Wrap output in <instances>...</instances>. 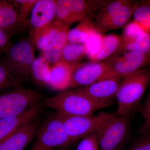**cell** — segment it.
<instances>
[{
  "instance_id": "obj_2",
  "label": "cell",
  "mask_w": 150,
  "mask_h": 150,
  "mask_svg": "<svg viewBox=\"0 0 150 150\" xmlns=\"http://www.w3.org/2000/svg\"><path fill=\"white\" fill-rule=\"evenodd\" d=\"M150 83V69H144L123 78L117 94V116L131 114Z\"/></svg>"
},
{
  "instance_id": "obj_18",
  "label": "cell",
  "mask_w": 150,
  "mask_h": 150,
  "mask_svg": "<svg viewBox=\"0 0 150 150\" xmlns=\"http://www.w3.org/2000/svg\"><path fill=\"white\" fill-rule=\"evenodd\" d=\"M18 12L10 2L0 1V29L13 34L22 26Z\"/></svg>"
},
{
  "instance_id": "obj_33",
  "label": "cell",
  "mask_w": 150,
  "mask_h": 150,
  "mask_svg": "<svg viewBox=\"0 0 150 150\" xmlns=\"http://www.w3.org/2000/svg\"><path fill=\"white\" fill-rule=\"evenodd\" d=\"M128 150H150V134H142L131 144Z\"/></svg>"
},
{
  "instance_id": "obj_23",
  "label": "cell",
  "mask_w": 150,
  "mask_h": 150,
  "mask_svg": "<svg viewBox=\"0 0 150 150\" xmlns=\"http://www.w3.org/2000/svg\"><path fill=\"white\" fill-rule=\"evenodd\" d=\"M50 67L42 56L35 59L30 69V77L39 85L47 86L50 74Z\"/></svg>"
},
{
  "instance_id": "obj_28",
  "label": "cell",
  "mask_w": 150,
  "mask_h": 150,
  "mask_svg": "<svg viewBox=\"0 0 150 150\" xmlns=\"http://www.w3.org/2000/svg\"><path fill=\"white\" fill-rule=\"evenodd\" d=\"M144 29L134 20L127 23L124 27L122 35V45L118 55H120L122 49L125 46L134 41Z\"/></svg>"
},
{
  "instance_id": "obj_5",
  "label": "cell",
  "mask_w": 150,
  "mask_h": 150,
  "mask_svg": "<svg viewBox=\"0 0 150 150\" xmlns=\"http://www.w3.org/2000/svg\"><path fill=\"white\" fill-rule=\"evenodd\" d=\"M131 114H111L96 131L99 150H123L131 136Z\"/></svg>"
},
{
  "instance_id": "obj_4",
  "label": "cell",
  "mask_w": 150,
  "mask_h": 150,
  "mask_svg": "<svg viewBox=\"0 0 150 150\" xmlns=\"http://www.w3.org/2000/svg\"><path fill=\"white\" fill-rule=\"evenodd\" d=\"M35 137L29 150H54L69 148L72 145L63 120L56 112L40 122Z\"/></svg>"
},
{
  "instance_id": "obj_26",
  "label": "cell",
  "mask_w": 150,
  "mask_h": 150,
  "mask_svg": "<svg viewBox=\"0 0 150 150\" xmlns=\"http://www.w3.org/2000/svg\"><path fill=\"white\" fill-rule=\"evenodd\" d=\"M133 20L150 33V1L138 2L133 15Z\"/></svg>"
},
{
  "instance_id": "obj_25",
  "label": "cell",
  "mask_w": 150,
  "mask_h": 150,
  "mask_svg": "<svg viewBox=\"0 0 150 150\" xmlns=\"http://www.w3.org/2000/svg\"><path fill=\"white\" fill-rule=\"evenodd\" d=\"M21 82L12 74L3 60L0 62V94L21 86Z\"/></svg>"
},
{
  "instance_id": "obj_9",
  "label": "cell",
  "mask_w": 150,
  "mask_h": 150,
  "mask_svg": "<svg viewBox=\"0 0 150 150\" xmlns=\"http://www.w3.org/2000/svg\"><path fill=\"white\" fill-rule=\"evenodd\" d=\"M110 115V113L101 112L90 116L67 117L59 115L63 120L72 145L88 134L96 132Z\"/></svg>"
},
{
  "instance_id": "obj_21",
  "label": "cell",
  "mask_w": 150,
  "mask_h": 150,
  "mask_svg": "<svg viewBox=\"0 0 150 150\" xmlns=\"http://www.w3.org/2000/svg\"><path fill=\"white\" fill-rule=\"evenodd\" d=\"M96 30L92 20H87L81 22L76 27L68 31L67 42L84 44Z\"/></svg>"
},
{
  "instance_id": "obj_35",
  "label": "cell",
  "mask_w": 150,
  "mask_h": 150,
  "mask_svg": "<svg viewBox=\"0 0 150 150\" xmlns=\"http://www.w3.org/2000/svg\"><path fill=\"white\" fill-rule=\"evenodd\" d=\"M57 150H71L69 148H62V149H58Z\"/></svg>"
},
{
  "instance_id": "obj_6",
  "label": "cell",
  "mask_w": 150,
  "mask_h": 150,
  "mask_svg": "<svg viewBox=\"0 0 150 150\" xmlns=\"http://www.w3.org/2000/svg\"><path fill=\"white\" fill-rule=\"evenodd\" d=\"M36 90L22 86L0 94V118L18 116L42 100Z\"/></svg>"
},
{
  "instance_id": "obj_3",
  "label": "cell",
  "mask_w": 150,
  "mask_h": 150,
  "mask_svg": "<svg viewBox=\"0 0 150 150\" xmlns=\"http://www.w3.org/2000/svg\"><path fill=\"white\" fill-rule=\"evenodd\" d=\"M110 1L57 0L54 21L67 27L76 22L92 20Z\"/></svg>"
},
{
  "instance_id": "obj_8",
  "label": "cell",
  "mask_w": 150,
  "mask_h": 150,
  "mask_svg": "<svg viewBox=\"0 0 150 150\" xmlns=\"http://www.w3.org/2000/svg\"><path fill=\"white\" fill-rule=\"evenodd\" d=\"M110 58L107 71L101 80L123 79L145 69L150 63V54L137 51L124 52Z\"/></svg>"
},
{
  "instance_id": "obj_14",
  "label": "cell",
  "mask_w": 150,
  "mask_h": 150,
  "mask_svg": "<svg viewBox=\"0 0 150 150\" xmlns=\"http://www.w3.org/2000/svg\"><path fill=\"white\" fill-rule=\"evenodd\" d=\"M43 107L41 102L18 116L0 118V143L26 123L39 117Z\"/></svg>"
},
{
  "instance_id": "obj_7",
  "label": "cell",
  "mask_w": 150,
  "mask_h": 150,
  "mask_svg": "<svg viewBox=\"0 0 150 150\" xmlns=\"http://www.w3.org/2000/svg\"><path fill=\"white\" fill-rule=\"evenodd\" d=\"M35 59L33 44L25 40L13 44L3 61L12 74L22 82L29 79L31 66Z\"/></svg>"
},
{
  "instance_id": "obj_13",
  "label": "cell",
  "mask_w": 150,
  "mask_h": 150,
  "mask_svg": "<svg viewBox=\"0 0 150 150\" xmlns=\"http://www.w3.org/2000/svg\"><path fill=\"white\" fill-rule=\"evenodd\" d=\"M40 122L39 117L26 123L0 143V150H24L35 138Z\"/></svg>"
},
{
  "instance_id": "obj_11",
  "label": "cell",
  "mask_w": 150,
  "mask_h": 150,
  "mask_svg": "<svg viewBox=\"0 0 150 150\" xmlns=\"http://www.w3.org/2000/svg\"><path fill=\"white\" fill-rule=\"evenodd\" d=\"M56 1L37 0L31 11L30 24L32 43L43 29L54 21Z\"/></svg>"
},
{
  "instance_id": "obj_15",
  "label": "cell",
  "mask_w": 150,
  "mask_h": 150,
  "mask_svg": "<svg viewBox=\"0 0 150 150\" xmlns=\"http://www.w3.org/2000/svg\"><path fill=\"white\" fill-rule=\"evenodd\" d=\"M138 4V2L130 1L116 15L95 28L98 31L103 33L124 27L133 16L134 10Z\"/></svg>"
},
{
  "instance_id": "obj_17",
  "label": "cell",
  "mask_w": 150,
  "mask_h": 150,
  "mask_svg": "<svg viewBox=\"0 0 150 150\" xmlns=\"http://www.w3.org/2000/svg\"><path fill=\"white\" fill-rule=\"evenodd\" d=\"M121 45L122 38L121 35L115 34L104 35L99 50L90 61L103 62L112 56H118Z\"/></svg>"
},
{
  "instance_id": "obj_10",
  "label": "cell",
  "mask_w": 150,
  "mask_h": 150,
  "mask_svg": "<svg viewBox=\"0 0 150 150\" xmlns=\"http://www.w3.org/2000/svg\"><path fill=\"white\" fill-rule=\"evenodd\" d=\"M110 59L101 62L89 61L79 65L73 71L67 89L87 86L102 79L107 71Z\"/></svg>"
},
{
  "instance_id": "obj_30",
  "label": "cell",
  "mask_w": 150,
  "mask_h": 150,
  "mask_svg": "<svg viewBox=\"0 0 150 150\" xmlns=\"http://www.w3.org/2000/svg\"><path fill=\"white\" fill-rule=\"evenodd\" d=\"M37 0H15L13 1L14 5L18 8L19 19L21 24L26 23V18L29 12L31 11Z\"/></svg>"
},
{
  "instance_id": "obj_29",
  "label": "cell",
  "mask_w": 150,
  "mask_h": 150,
  "mask_svg": "<svg viewBox=\"0 0 150 150\" xmlns=\"http://www.w3.org/2000/svg\"><path fill=\"white\" fill-rule=\"evenodd\" d=\"M104 36L102 33L96 30L91 34L86 42L85 43L86 56L89 60L92 58L99 50Z\"/></svg>"
},
{
  "instance_id": "obj_32",
  "label": "cell",
  "mask_w": 150,
  "mask_h": 150,
  "mask_svg": "<svg viewBox=\"0 0 150 150\" xmlns=\"http://www.w3.org/2000/svg\"><path fill=\"white\" fill-rule=\"evenodd\" d=\"M144 123L140 131L142 134H150V89L144 103L140 108Z\"/></svg>"
},
{
  "instance_id": "obj_12",
  "label": "cell",
  "mask_w": 150,
  "mask_h": 150,
  "mask_svg": "<svg viewBox=\"0 0 150 150\" xmlns=\"http://www.w3.org/2000/svg\"><path fill=\"white\" fill-rule=\"evenodd\" d=\"M122 79L101 80L90 85L76 89L95 101L111 106L116 98Z\"/></svg>"
},
{
  "instance_id": "obj_31",
  "label": "cell",
  "mask_w": 150,
  "mask_h": 150,
  "mask_svg": "<svg viewBox=\"0 0 150 150\" xmlns=\"http://www.w3.org/2000/svg\"><path fill=\"white\" fill-rule=\"evenodd\" d=\"M76 150H99L96 133L94 132L83 137L79 142Z\"/></svg>"
},
{
  "instance_id": "obj_16",
  "label": "cell",
  "mask_w": 150,
  "mask_h": 150,
  "mask_svg": "<svg viewBox=\"0 0 150 150\" xmlns=\"http://www.w3.org/2000/svg\"><path fill=\"white\" fill-rule=\"evenodd\" d=\"M74 70L61 61L57 62L51 67L47 86L56 90L67 89Z\"/></svg>"
},
{
  "instance_id": "obj_19",
  "label": "cell",
  "mask_w": 150,
  "mask_h": 150,
  "mask_svg": "<svg viewBox=\"0 0 150 150\" xmlns=\"http://www.w3.org/2000/svg\"><path fill=\"white\" fill-rule=\"evenodd\" d=\"M68 28L66 27L61 30L42 52V56L50 67L61 60L62 50L67 42Z\"/></svg>"
},
{
  "instance_id": "obj_22",
  "label": "cell",
  "mask_w": 150,
  "mask_h": 150,
  "mask_svg": "<svg viewBox=\"0 0 150 150\" xmlns=\"http://www.w3.org/2000/svg\"><path fill=\"white\" fill-rule=\"evenodd\" d=\"M66 27L67 26L58 22L54 21L38 35L33 44L43 52L59 32Z\"/></svg>"
},
{
  "instance_id": "obj_27",
  "label": "cell",
  "mask_w": 150,
  "mask_h": 150,
  "mask_svg": "<svg viewBox=\"0 0 150 150\" xmlns=\"http://www.w3.org/2000/svg\"><path fill=\"white\" fill-rule=\"evenodd\" d=\"M129 51H139L150 54V33L144 30L134 41L126 45L122 49L120 55Z\"/></svg>"
},
{
  "instance_id": "obj_24",
  "label": "cell",
  "mask_w": 150,
  "mask_h": 150,
  "mask_svg": "<svg viewBox=\"0 0 150 150\" xmlns=\"http://www.w3.org/2000/svg\"><path fill=\"white\" fill-rule=\"evenodd\" d=\"M130 1V0L110 1L100 11L93 23L94 27L106 21L119 12L121 8Z\"/></svg>"
},
{
  "instance_id": "obj_1",
  "label": "cell",
  "mask_w": 150,
  "mask_h": 150,
  "mask_svg": "<svg viewBox=\"0 0 150 150\" xmlns=\"http://www.w3.org/2000/svg\"><path fill=\"white\" fill-rule=\"evenodd\" d=\"M44 107L67 117L90 116L109 105L96 102L77 89L63 92L44 100Z\"/></svg>"
},
{
  "instance_id": "obj_20",
  "label": "cell",
  "mask_w": 150,
  "mask_h": 150,
  "mask_svg": "<svg viewBox=\"0 0 150 150\" xmlns=\"http://www.w3.org/2000/svg\"><path fill=\"white\" fill-rule=\"evenodd\" d=\"M86 56L84 44L67 42L62 50L60 61L75 69Z\"/></svg>"
},
{
  "instance_id": "obj_34",
  "label": "cell",
  "mask_w": 150,
  "mask_h": 150,
  "mask_svg": "<svg viewBox=\"0 0 150 150\" xmlns=\"http://www.w3.org/2000/svg\"><path fill=\"white\" fill-rule=\"evenodd\" d=\"M13 34L0 29V54L5 53L13 45L11 38Z\"/></svg>"
}]
</instances>
